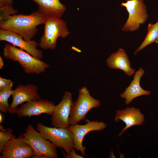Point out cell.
<instances>
[{
	"mask_svg": "<svg viewBox=\"0 0 158 158\" xmlns=\"http://www.w3.org/2000/svg\"><path fill=\"white\" fill-rule=\"evenodd\" d=\"M46 20L37 11L28 15L16 14L0 22V28L15 33L22 36L25 40L29 41L37 33V27L44 24Z\"/></svg>",
	"mask_w": 158,
	"mask_h": 158,
	"instance_id": "1",
	"label": "cell"
},
{
	"mask_svg": "<svg viewBox=\"0 0 158 158\" xmlns=\"http://www.w3.org/2000/svg\"><path fill=\"white\" fill-rule=\"evenodd\" d=\"M3 55L7 59L17 61L27 74H39L49 67L46 63L33 57L23 50L6 43L3 49Z\"/></svg>",
	"mask_w": 158,
	"mask_h": 158,
	"instance_id": "2",
	"label": "cell"
},
{
	"mask_svg": "<svg viewBox=\"0 0 158 158\" xmlns=\"http://www.w3.org/2000/svg\"><path fill=\"white\" fill-rule=\"evenodd\" d=\"M44 32L39 44L41 48L54 50L59 37L65 38L70 34L66 23L59 18H50L46 20Z\"/></svg>",
	"mask_w": 158,
	"mask_h": 158,
	"instance_id": "3",
	"label": "cell"
},
{
	"mask_svg": "<svg viewBox=\"0 0 158 158\" xmlns=\"http://www.w3.org/2000/svg\"><path fill=\"white\" fill-rule=\"evenodd\" d=\"M36 130L44 138L56 147L63 148L66 154L74 148V138L68 128L50 127L40 122L36 124Z\"/></svg>",
	"mask_w": 158,
	"mask_h": 158,
	"instance_id": "4",
	"label": "cell"
},
{
	"mask_svg": "<svg viewBox=\"0 0 158 158\" xmlns=\"http://www.w3.org/2000/svg\"><path fill=\"white\" fill-rule=\"evenodd\" d=\"M100 102L93 98L87 88L83 87L79 91L78 99L72 102L69 117L70 125L77 124L82 120L85 121V116L91 109L100 106Z\"/></svg>",
	"mask_w": 158,
	"mask_h": 158,
	"instance_id": "5",
	"label": "cell"
},
{
	"mask_svg": "<svg viewBox=\"0 0 158 158\" xmlns=\"http://www.w3.org/2000/svg\"><path fill=\"white\" fill-rule=\"evenodd\" d=\"M22 135L24 141L29 144L33 150L32 157L44 156L47 158L58 157L56 147L49 140L43 138L32 124L27 126L25 133Z\"/></svg>",
	"mask_w": 158,
	"mask_h": 158,
	"instance_id": "6",
	"label": "cell"
},
{
	"mask_svg": "<svg viewBox=\"0 0 158 158\" xmlns=\"http://www.w3.org/2000/svg\"><path fill=\"white\" fill-rule=\"evenodd\" d=\"M126 8L128 17L121 30L124 32H132L138 29L148 18L146 6L144 0H128L120 4Z\"/></svg>",
	"mask_w": 158,
	"mask_h": 158,
	"instance_id": "7",
	"label": "cell"
},
{
	"mask_svg": "<svg viewBox=\"0 0 158 158\" xmlns=\"http://www.w3.org/2000/svg\"><path fill=\"white\" fill-rule=\"evenodd\" d=\"M86 123L80 125L78 123L70 125L68 128L73 134L74 138V148L81 152L82 155L85 156L86 148L82 145L85 136L89 132L93 131H100L104 129L107 125L103 122L90 121L88 119L85 121Z\"/></svg>",
	"mask_w": 158,
	"mask_h": 158,
	"instance_id": "8",
	"label": "cell"
},
{
	"mask_svg": "<svg viewBox=\"0 0 158 158\" xmlns=\"http://www.w3.org/2000/svg\"><path fill=\"white\" fill-rule=\"evenodd\" d=\"M0 41H5L19 47L35 58L41 60L43 57L42 51L36 48L39 44L34 40H25L23 37L11 31L2 29L0 30Z\"/></svg>",
	"mask_w": 158,
	"mask_h": 158,
	"instance_id": "9",
	"label": "cell"
},
{
	"mask_svg": "<svg viewBox=\"0 0 158 158\" xmlns=\"http://www.w3.org/2000/svg\"><path fill=\"white\" fill-rule=\"evenodd\" d=\"M55 106L53 102L40 98L26 102L22 105L20 108L17 109L16 113L18 117L20 118L30 117L42 114L51 115Z\"/></svg>",
	"mask_w": 158,
	"mask_h": 158,
	"instance_id": "10",
	"label": "cell"
},
{
	"mask_svg": "<svg viewBox=\"0 0 158 158\" xmlns=\"http://www.w3.org/2000/svg\"><path fill=\"white\" fill-rule=\"evenodd\" d=\"M72 102V94L68 91L64 93L60 102L55 105L51 117L52 125L56 127L68 128Z\"/></svg>",
	"mask_w": 158,
	"mask_h": 158,
	"instance_id": "11",
	"label": "cell"
},
{
	"mask_svg": "<svg viewBox=\"0 0 158 158\" xmlns=\"http://www.w3.org/2000/svg\"><path fill=\"white\" fill-rule=\"evenodd\" d=\"M31 146L23 140L21 135L7 143L1 153L0 158H30L33 155Z\"/></svg>",
	"mask_w": 158,
	"mask_h": 158,
	"instance_id": "12",
	"label": "cell"
},
{
	"mask_svg": "<svg viewBox=\"0 0 158 158\" xmlns=\"http://www.w3.org/2000/svg\"><path fill=\"white\" fill-rule=\"evenodd\" d=\"M37 88V86L32 84L20 85L17 86L13 90L11 95L13 100L8 111L10 113H16L19 105L41 98Z\"/></svg>",
	"mask_w": 158,
	"mask_h": 158,
	"instance_id": "13",
	"label": "cell"
},
{
	"mask_svg": "<svg viewBox=\"0 0 158 158\" xmlns=\"http://www.w3.org/2000/svg\"><path fill=\"white\" fill-rule=\"evenodd\" d=\"M114 121L116 122L121 120L126 124V126L119 133L120 137L125 130L130 127L142 124L145 121L144 115L140 110L134 107H126L124 109L117 110L116 111Z\"/></svg>",
	"mask_w": 158,
	"mask_h": 158,
	"instance_id": "14",
	"label": "cell"
},
{
	"mask_svg": "<svg viewBox=\"0 0 158 158\" xmlns=\"http://www.w3.org/2000/svg\"><path fill=\"white\" fill-rule=\"evenodd\" d=\"M35 2L38 8L37 11L46 19L59 18L64 13L66 8L59 0H31Z\"/></svg>",
	"mask_w": 158,
	"mask_h": 158,
	"instance_id": "15",
	"label": "cell"
},
{
	"mask_svg": "<svg viewBox=\"0 0 158 158\" xmlns=\"http://www.w3.org/2000/svg\"><path fill=\"white\" fill-rule=\"evenodd\" d=\"M107 66L114 69H120L129 76L135 73V70L130 66V62L128 54L122 48L112 54L107 60Z\"/></svg>",
	"mask_w": 158,
	"mask_h": 158,
	"instance_id": "16",
	"label": "cell"
},
{
	"mask_svg": "<svg viewBox=\"0 0 158 158\" xmlns=\"http://www.w3.org/2000/svg\"><path fill=\"white\" fill-rule=\"evenodd\" d=\"M145 73V71L141 68L135 73L133 80L130 85L121 94V97L125 99L126 105L129 104L135 98L143 95H150V91L144 90L141 87V78Z\"/></svg>",
	"mask_w": 158,
	"mask_h": 158,
	"instance_id": "17",
	"label": "cell"
},
{
	"mask_svg": "<svg viewBox=\"0 0 158 158\" xmlns=\"http://www.w3.org/2000/svg\"><path fill=\"white\" fill-rule=\"evenodd\" d=\"M158 32V21L155 24L150 23L147 26V32L146 37L140 46L134 53L136 55L147 45L155 42Z\"/></svg>",
	"mask_w": 158,
	"mask_h": 158,
	"instance_id": "18",
	"label": "cell"
},
{
	"mask_svg": "<svg viewBox=\"0 0 158 158\" xmlns=\"http://www.w3.org/2000/svg\"><path fill=\"white\" fill-rule=\"evenodd\" d=\"M0 152L1 153L7 143L16 138V136L12 133L13 130L9 128H4L2 126L0 125Z\"/></svg>",
	"mask_w": 158,
	"mask_h": 158,
	"instance_id": "19",
	"label": "cell"
},
{
	"mask_svg": "<svg viewBox=\"0 0 158 158\" xmlns=\"http://www.w3.org/2000/svg\"><path fill=\"white\" fill-rule=\"evenodd\" d=\"M12 92V88L0 91V110L2 113H6L8 111L10 107L8 100Z\"/></svg>",
	"mask_w": 158,
	"mask_h": 158,
	"instance_id": "20",
	"label": "cell"
},
{
	"mask_svg": "<svg viewBox=\"0 0 158 158\" xmlns=\"http://www.w3.org/2000/svg\"><path fill=\"white\" fill-rule=\"evenodd\" d=\"M18 12L12 5L0 7V22L7 20L10 16L17 14Z\"/></svg>",
	"mask_w": 158,
	"mask_h": 158,
	"instance_id": "21",
	"label": "cell"
},
{
	"mask_svg": "<svg viewBox=\"0 0 158 158\" xmlns=\"http://www.w3.org/2000/svg\"><path fill=\"white\" fill-rule=\"evenodd\" d=\"M13 82L10 79L0 77V91L12 88Z\"/></svg>",
	"mask_w": 158,
	"mask_h": 158,
	"instance_id": "22",
	"label": "cell"
},
{
	"mask_svg": "<svg viewBox=\"0 0 158 158\" xmlns=\"http://www.w3.org/2000/svg\"><path fill=\"white\" fill-rule=\"evenodd\" d=\"M63 155L66 158H83V156L77 154L75 152V149H73L69 151L67 155L63 151H62Z\"/></svg>",
	"mask_w": 158,
	"mask_h": 158,
	"instance_id": "23",
	"label": "cell"
},
{
	"mask_svg": "<svg viewBox=\"0 0 158 158\" xmlns=\"http://www.w3.org/2000/svg\"><path fill=\"white\" fill-rule=\"evenodd\" d=\"M4 66V62L2 58L0 56V69H1Z\"/></svg>",
	"mask_w": 158,
	"mask_h": 158,
	"instance_id": "24",
	"label": "cell"
},
{
	"mask_svg": "<svg viewBox=\"0 0 158 158\" xmlns=\"http://www.w3.org/2000/svg\"><path fill=\"white\" fill-rule=\"evenodd\" d=\"M3 116L2 114L0 113V123H2L3 120Z\"/></svg>",
	"mask_w": 158,
	"mask_h": 158,
	"instance_id": "25",
	"label": "cell"
},
{
	"mask_svg": "<svg viewBox=\"0 0 158 158\" xmlns=\"http://www.w3.org/2000/svg\"><path fill=\"white\" fill-rule=\"evenodd\" d=\"M155 42L157 44H158V32L157 37Z\"/></svg>",
	"mask_w": 158,
	"mask_h": 158,
	"instance_id": "26",
	"label": "cell"
}]
</instances>
